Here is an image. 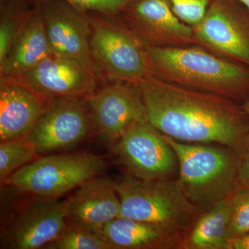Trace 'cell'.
<instances>
[{
  "instance_id": "cell-11",
  "label": "cell",
  "mask_w": 249,
  "mask_h": 249,
  "mask_svg": "<svg viewBox=\"0 0 249 249\" xmlns=\"http://www.w3.org/2000/svg\"><path fill=\"white\" fill-rule=\"evenodd\" d=\"M120 16L146 47L196 45L193 27L176 16L169 0H129Z\"/></svg>"
},
{
  "instance_id": "cell-2",
  "label": "cell",
  "mask_w": 249,
  "mask_h": 249,
  "mask_svg": "<svg viewBox=\"0 0 249 249\" xmlns=\"http://www.w3.org/2000/svg\"><path fill=\"white\" fill-rule=\"evenodd\" d=\"M150 74L160 79L232 100L249 94V67L196 45L146 47Z\"/></svg>"
},
{
  "instance_id": "cell-19",
  "label": "cell",
  "mask_w": 249,
  "mask_h": 249,
  "mask_svg": "<svg viewBox=\"0 0 249 249\" xmlns=\"http://www.w3.org/2000/svg\"><path fill=\"white\" fill-rule=\"evenodd\" d=\"M230 199L202 211L175 249H225Z\"/></svg>"
},
{
  "instance_id": "cell-13",
  "label": "cell",
  "mask_w": 249,
  "mask_h": 249,
  "mask_svg": "<svg viewBox=\"0 0 249 249\" xmlns=\"http://www.w3.org/2000/svg\"><path fill=\"white\" fill-rule=\"evenodd\" d=\"M36 4L40 8L52 55L75 59L97 73L90 55L89 12L62 1Z\"/></svg>"
},
{
  "instance_id": "cell-22",
  "label": "cell",
  "mask_w": 249,
  "mask_h": 249,
  "mask_svg": "<svg viewBox=\"0 0 249 249\" xmlns=\"http://www.w3.org/2000/svg\"><path fill=\"white\" fill-rule=\"evenodd\" d=\"M66 222L58 237L44 249H111L101 231Z\"/></svg>"
},
{
  "instance_id": "cell-12",
  "label": "cell",
  "mask_w": 249,
  "mask_h": 249,
  "mask_svg": "<svg viewBox=\"0 0 249 249\" xmlns=\"http://www.w3.org/2000/svg\"><path fill=\"white\" fill-rule=\"evenodd\" d=\"M65 201L36 196L21 210L1 236V249H43L66 227Z\"/></svg>"
},
{
  "instance_id": "cell-6",
  "label": "cell",
  "mask_w": 249,
  "mask_h": 249,
  "mask_svg": "<svg viewBox=\"0 0 249 249\" xmlns=\"http://www.w3.org/2000/svg\"><path fill=\"white\" fill-rule=\"evenodd\" d=\"M105 169L102 159L91 154L52 155L19 168L5 185L35 196L58 197Z\"/></svg>"
},
{
  "instance_id": "cell-14",
  "label": "cell",
  "mask_w": 249,
  "mask_h": 249,
  "mask_svg": "<svg viewBox=\"0 0 249 249\" xmlns=\"http://www.w3.org/2000/svg\"><path fill=\"white\" fill-rule=\"evenodd\" d=\"M21 77L36 91L53 101L86 98L104 83L96 72L83 62L54 55Z\"/></svg>"
},
{
  "instance_id": "cell-28",
  "label": "cell",
  "mask_w": 249,
  "mask_h": 249,
  "mask_svg": "<svg viewBox=\"0 0 249 249\" xmlns=\"http://www.w3.org/2000/svg\"><path fill=\"white\" fill-rule=\"evenodd\" d=\"M243 108L245 109L247 115H248L249 119V98H248V100H247V101H246L245 104H244Z\"/></svg>"
},
{
  "instance_id": "cell-15",
  "label": "cell",
  "mask_w": 249,
  "mask_h": 249,
  "mask_svg": "<svg viewBox=\"0 0 249 249\" xmlns=\"http://www.w3.org/2000/svg\"><path fill=\"white\" fill-rule=\"evenodd\" d=\"M0 142L27 135L54 101L21 76H0Z\"/></svg>"
},
{
  "instance_id": "cell-4",
  "label": "cell",
  "mask_w": 249,
  "mask_h": 249,
  "mask_svg": "<svg viewBox=\"0 0 249 249\" xmlns=\"http://www.w3.org/2000/svg\"><path fill=\"white\" fill-rule=\"evenodd\" d=\"M115 187L121 217L157 226L178 240L201 213L175 180L145 181L127 174L115 181Z\"/></svg>"
},
{
  "instance_id": "cell-24",
  "label": "cell",
  "mask_w": 249,
  "mask_h": 249,
  "mask_svg": "<svg viewBox=\"0 0 249 249\" xmlns=\"http://www.w3.org/2000/svg\"><path fill=\"white\" fill-rule=\"evenodd\" d=\"M49 1H65L85 12L116 16L121 14L129 0H30L33 4Z\"/></svg>"
},
{
  "instance_id": "cell-21",
  "label": "cell",
  "mask_w": 249,
  "mask_h": 249,
  "mask_svg": "<svg viewBox=\"0 0 249 249\" xmlns=\"http://www.w3.org/2000/svg\"><path fill=\"white\" fill-rule=\"evenodd\" d=\"M27 135L0 142V182L4 186L10 177L38 157Z\"/></svg>"
},
{
  "instance_id": "cell-18",
  "label": "cell",
  "mask_w": 249,
  "mask_h": 249,
  "mask_svg": "<svg viewBox=\"0 0 249 249\" xmlns=\"http://www.w3.org/2000/svg\"><path fill=\"white\" fill-rule=\"evenodd\" d=\"M101 232L111 249H175L178 242L157 226L121 216L108 222Z\"/></svg>"
},
{
  "instance_id": "cell-16",
  "label": "cell",
  "mask_w": 249,
  "mask_h": 249,
  "mask_svg": "<svg viewBox=\"0 0 249 249\" xmlns=\"http://www.w3.org/2000/svg\"><path fill=\"white\" fill-rule=\"evenodd\" d=\"M66 221L101 231L108 222L120 216L121 202L115 181L93 177L82 183L65 201Z\"/></svg>"
},
{
  "instance_id": "cell-8",
  "label": "cell",
  "mask_w": 249,
  "mask_h": 249,
  "mask_svg": "<svg viewBox=\"0 0 249 249\" xmlns=\"http://www.w3.org/2000/svg\"><path fill=\"white\" fill-rule=\"evenodd\" d=\"M114 152L127 174L139 179L172 180L178 170L173 147L148 122L132 124L116 141Z\"/></svg>"
},
{
  "instance_id": "cell-29",
  "label": "cell",
  "mask_w": 249,
  "mask_h": 249,
  "mask_svg": "<svg viewBox=\"0 0 249 249\" xmlns=\"http://www.w3.org/2000/svg\"><path fill=\"white\" fill-rule=\"evenodd\" d=\"M237 1H240L242 4L245 5L246 7L249 9V0H237Z\"/></svg>"
},
{
  "instance_id": "cell-25",
  "label": "cell",
  "mask_w": 249,
  "mask_h": 249,
  "mask_svg": "<svg viewBox=\"0 0 249 249\" xmlns=\"http://www.w3.org/2000/svg\"><path fill=\"white\" fill-rule=\"evenodd\" d=\"M172 9L182 22L194 27L204 17L213 0H169Z\"/></svg>"
},
{
  "instance_id": "cell-9",
  "label": "cell",
  "mask_w": 249,
  "mask_h": 249,
  "mask_svg": "<svg viewBox=\"0 0 249 249\" xmlns=\"http://www.w3.org/2000/svg\"><path fill=\"white\" fill-rule=\"evenodd\" d=\"M109 82L85 99L93 128L103 138L116 142L132 124L147 123L148 119L139 84Z\"/></svg>"
},
{
  "instance_id": "cell-27",
  "label": "cell",
  "mask_w": 249,
  "mask_h": 249,
  "mask_svg": "<svg viewBox=\"0 0 249 249\" xmlns=\"http://www.w3.org/2000/svg\"><path fill=\"white\" fill-rule=\"evenodd\" d=\"M225 249H249V232L228 240Z\"/></svg>"
},
{
  "instance_id": "cell-1",
  "label": "cell",
  "mask_w": 249,
  "mask_h": 249,
  "mask_svg": "<svg viewBox=\"0 0 249 249\" xmlns=\"http://www.w3.org/2000/svg\"><path fill=\"white\" fill-rule=\"evenodd\" d=\"M139 86L148 122L163 135L188 143L224 145L239 156L248 144V115L231 98L152 74Z\"/></svg>"
},
{
  "instance_id": "cell-10",
  "label": "cell",
  "mask_w": 249,
  "mask_h": 249,
  "mask_svg": "<svg viewBox=\"0 0 249 249\" xmlns=\"http://www.w3.org/2000/svg\"><path fill=\"white\" fill-rule=\"evenodd\" d=\"M93 127L85 98H60L54 101L27 136L37 155L65 150L80 143Z\"/></svg>"
},
{
  "instance_id": "cell-20",
  "label": "cell",
  "mask_w": 249,
  "mask_h": 249,
  "mask_svg": "<svg viewBox=\"0 0 249 249\" xmlns=\"http://www.w3.org/2000/svg\"><path fill=\"white\" fill-rule=\"evenodd\" d=\"M30 0H1L0 11V62L4 60L32 14Z\"/></svg>"
},
{
  "instance_id": "cell-26",
  "label": "cell",
  "mask_w": 249,
  "mask_h": 249,
  "mask_svg": "<svg viewBox=\"0 0 249 249\" xmlns=\"http://www.w3.org/2000/svg\"><path fill=\"white\" fill-rule=\"evenodd\" d=\"M238 181L240 186L249 188V142L239 156Z\"/></svg>"
},
{
  "instance_id": "cell-3",
  "label": "cell",
  "mask_w": 249,
  "mask_h": 249,
  "mask_svg": "<svg viewBox=\"0 0 249 249\" xmlns=\"http://www.w3.org/2000/svg\"><path fill=\"white\" fill-rule=\"evenodd\" d=\"M163 137L178 157L175 181L192 204L202 212L231 198L240 186L237 152L217 144L188 143Z\"/></svg>"
},
{
  "instance_id": "cell-17",
  "label": "cell",
  "mask_w": 249,
  "mask_h": 249,
  "mask_svg": "<svg viewBox=\"0 0 249 249\" xmlns=\"http://www.w3.org/2000/svg\"><path fill=\"white\" fill-rule=\"evenodd\" d=\"M52 55L45 23L38 4L4 60L0 62V76H21Z\"/></svg>"
},
{
  "instance_id": "cell-5",
  "label": "cell",
  "mask_w": 249,
  "mask_h": 249,
  "mask_svg": "<svg viewBox=\"0 0 249 249\" xmlns=\"http://www.w3.org/2000/svg\"><path fill=\"white\" fill-rule=\"evenodd\" d=\"M91 34L90 55L104 83L124 81L140 84L150 74L146 46L116 16L89 12Z\"/></svg>"
},
{
  "instance_id": "cell-23",
  "label": "cell",
  "mask_w": 249,
  "mask_h": 249,
  "mask_svg": "<svg viewBox=\"0 0 249 249\" xmlns=\"http://www.w3.org/2000/svg\"><path fill=\"white\" fill-rule=\"evenodd\" d=\"M249 232V188L239 186L230 199L228 240Z\"/></svg>"
},
{
  "instance_id": "cell-7",
  "label": "cell",
  "mask_w": 249,
  "mask_h": 249,
  "mask_svg": "<svg viewBox=\"0 0 249 249\" xmlns=\"http://www.w3.org/2000/svg\"><path fill=\"white\" fill-rule=\"evenodd\" d=\"M196 45L249 67V9L237 0H213L193 27Z\"/></svg>"
}]
</instances>
